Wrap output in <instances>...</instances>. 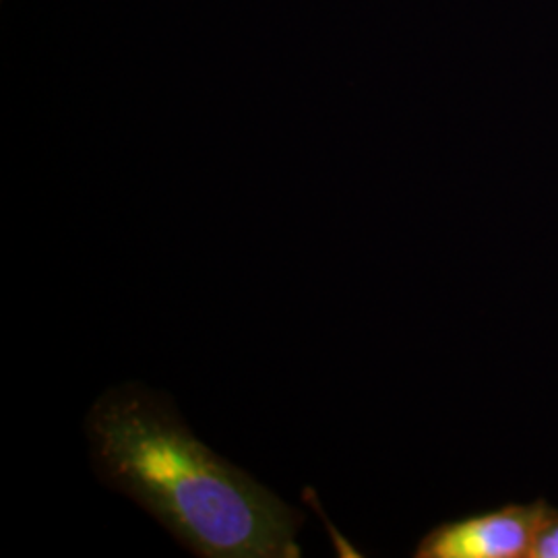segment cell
Masks as SVG:
<instances>
[{
	"mask_svg": "<svg viewBox=\"0 0 558 558\" xmlns=\"http://www.w3.org/2000/svg\"><path fill=\"white\" fill-rule=\"evenodd\" d=\"M548 502L502 505L499 509L445 521L420 539L416 558L530 557Z\"/></svg>",
	"mask_w": 558,
	"mask_h": 558,
	"instance_id": "7a4b0ae2",
	"label": "cell"
},
{
	"mask_svg": "<svg viewBox=\"0 0 558 558\" xmlns=\"http://www.w3.org/2000/svg\"><path fill=\"white\" fill-rule=\"evenodd\" d=\"M98 478L193 555L296 558L304 513L203 445L166 398L122 385L87 418Z\"/></svg>",
	"mask_w": 558,
	"mask_h": 558,
	"instance_id": "6da1fadb",
	"label": "cell"
},
{
	"mask_svg": "<svg viewBox=\"0 0 558 558\" xmlns=\"http://www.w3.org/2000/svg\"><path fill=\"white\" fill-rule=\"evenodd\" d=\"M527 558H558V509L548 507Z\"/></svg>",
	"mask_w": 558,
	"mask_h": 558,
	"instance_id": "3957f363",
	"label": "cell"
}]
</instances>
